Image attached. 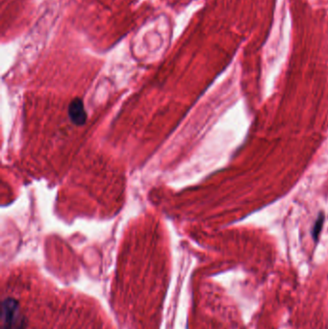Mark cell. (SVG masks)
<instances>
[{
    "mask_svg": "<svg viewBox=\"0 0 328 329\" xmlns=\"http://www.w3.org/2000/svg\"><path fill=\"white\" fill-rule=\"evenodd\" d=\"M69 116L73 123L81 126L85 124L87 120V113L83 100L80 98H75L69 106Z\"/></svg>",
    "mask_w": 328,
    "mask_h": 329,
    "instance_id": "6da1fadb",
    "label": "cell"
},
{
    "mask_svg": "<svg viewBox=\"0 0 328 329\" xmlns=\"http://www.w3.org/2000/svg\"><path fill=\"white\" fill-rule=\"evenodd\" d=\"M324 222H325V215L324 213H320L319 216H318V219L314 225L313 232H312V235H313V238L316 242L318 241V238L320 236V233L323 229V225H324Z\"/></svg>",
    "mask_w": 328,
    "mask_h": 329,
    "instance_id": "7a4b0ae2",
    "label": "cell"
}]
</instances>
